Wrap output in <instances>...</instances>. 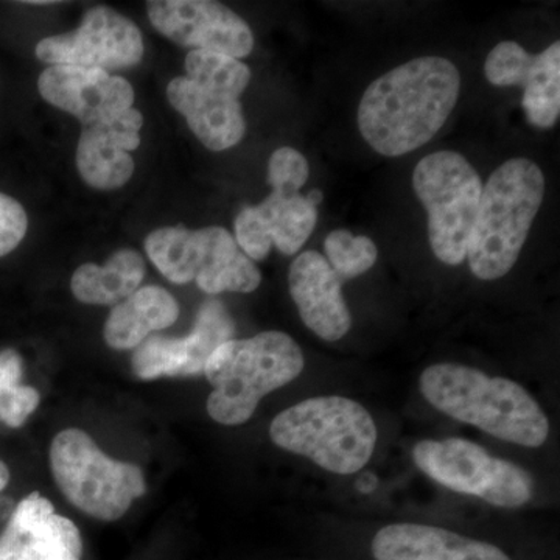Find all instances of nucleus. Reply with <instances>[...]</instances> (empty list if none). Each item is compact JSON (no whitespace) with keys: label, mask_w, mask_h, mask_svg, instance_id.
<instances>
[{"label":"nucleus","mask_w":560,"mask_h":560,"mask_svg":"<svg viewBox=\"0 0 560 560\" xmlns=\"http://www.w3.org/2000/svg\"><path fill=\"white\" fill-rule=\"evenodd\" d=\"M459 90V70L447 58L405 62L364 91L359 108L361 136L382 156H405L444 127Z\"/></svg>","instance_id":"obj_1"},{"label":"nucleus","mask_w":560,"mask_h":560,"mask_svg":"<svg viewBox=\"0 0 560 560\" xmlns=\"http://www.w3.org/2000/svg\"><path fill=\"white\" fill-rule=\"evenodd\" d=\"M419 388L438 411L501 441L537 448L550 434V420L540 405L510 378L489 377L464 364L440 363L422 372Z\"/></svg>","instance_id":"obj_2"},{"label":"nucleus","mask_w":560,"mask_h":560,"mask_svg":"<svg viewBox=\"0 0 560 560\" xmlns=\"http://www.w3.org/2000/svg\"><path fill=\"white\" fill-rule=\"evenodd\" d=\"M544 197V172L528 158L504 162L490 175L467 245L466 257L478 279L497 280L512 270Z\"/></svg>","instance_id":"obj_3"},{"label":"nucleus","mask_w":560,"mask_h":560,"mask_svg":"<svg viewBox=\"0 0 560 560\" xmlns=\"http://www.w3.org/2000/svg\"><path fill=\"white\" fill-rule=\"evenodd\" d=\"M304 366L300 345L283 331L224 342L205 368L213 388L208 399L210 418L230 427L248 422L260 400L300 377Z\"/></svg>","instance_id":"obj_4"},{"label":"nucleus","mask_w":560,"mask_h":560,"mask_svg":"<svg viewBox=\"0 0 560 560\" xmlns=\"http://www.w3.org/2000/svg\"><path fill=\"white\" fill-rule=\"evenodd\" d=\"M271 441L312 459L320 469L357 474L371 460L377 425L363 405L342 396L312 397L272 420Z\"/></svg>","instance_id":"obj_5"},{"label":"nucleus","mask_w":560,"mask_h":560,"mask_svg":"<svg viewBox=\"0 0 560 560\" xmlns=\"http://www.w3.org/2000/svg\"><path fill=\"white\" fill-rule=\"evenodd\" d=\"M50 467L66 499L98 521H119L145 493L143 471L109 458L83 430L69 429L50 445Z\"/></svg>","instance_id":"obj_6"},{"label":"nucleus","mask_w":560,"mask_h":560,"mask_svg":"<svg viewBox=\"0 0 560 560\" xmlns=\"http://www.w3.org/2000/svg\"><path fill=\"white\" fill-rule=\"evenodd\" d=\"M147 256L171 282H197L205 293H253L259 289V268L224 228L190 231L161 228L145 241Z\"/></svg>","instance_id":"obj_7"},{"label":"nucleus","mask_w":560,"mask_h":560,"mask_svg":"<svg viewBox=\"0 0 560 560\" xmlns=\"http://www.w3.org/2000/svg\"><path fill=\"white\" fill-rule=\"evenodd\" d=\"M412 187L429 213L434 256L452 267L463 264L481 200L480 175L463 154L436 151L416 165Z\"/></svg>","instance_id":"obj_8"},{"label":"nucleus","mask_w":560,"mask_h":560,"mask_svg":"<svg viewBox=\"0 0 560 560\" xmlns=\"http://www.w3.org/2000/svg\"><path fill=\"white\" fill-rule=\"evenodd\" d=\"M412 459L427 477L463 495L497 508H521L533 499V477L511 460L490 455L460 438L420 441Z\"/></svg>","instance_id":"obj_9"},{"label":"nucleus","mask_w":560,"mask_h":560,"mask_svg":"<svg viewBox=\"0 0 560 560\" xmlns=\"http://www.w3.org/2000/svg\"><path fill=\"white\" fill-rule=\"evenodd\" d=\"M36 57L50 66H79L105 72L135 68L143 57L138 25L109 7L88 10L77 31L39 40Z\"/></svg>","instance_id":"obj_10"},{"label":"nucleus","mask_w":560,"mask_h":560,"mask_svg":"<svg viewBox=\"0 0 560 560\" xmlns=\"http://www.w3.org/2000/svg\"><path fill=\"white\" fill-rule=\"evenodd\" d=\"M151 25L173 43L191 50L248 57L254 49L249 25L223 3L212 0L147 2Z\"/></svg>","instance_id":"obj_11"},{"label":"nucleus","mask_w":560,"mask_h":560,"mask_svg":"<svg viewBox=\"0 0 560 560\" xmlns=\"http://www.w3.org/2000/svg\"><path fill=\"white\" fill-rule=\"evenodd\" d=\"M234 320L223 302L210 300L201 305L187 337H149L138 346L131 359L132 371L142 381L202 374L210 355L234 340Z\"/></svg>","instance_id":"obj_12"},{"label":"nucleus","mask_w":560,"mask_h":560,"mask_svg":"<svg viewBox=\"0 0 560 560\" xmlns=\"http://www.w3.org/2000/svg\"><path fill=\"white\" fill-rule=\"evenodd\" d=\"M38 90L44 101L84 127L116 119L135 103V90L127 80L79 66H50L40 73Z\"/></svg>","instance_id":"obj_13"},{"label":"nucleus","mask_w":560,"mask_h":560,"mask_svg":"<svg viewBox=\"0 0 560 560\" xmlns=\"http://www.w3.org/2000/svg\"><path fill=\"white\" fill-rule=\"evenodd\" d=\"M318 210L301 194L271 191L256 208H245L235 219V242L250 260H265L275 245L293 256L311 238Z\"/></svg>","instance_id":"obj_14"},{"label":"nucleus","mask_w":560,"mask_h":560,"mask_svg":"<svg viewBox=\"0 0 560 560\" xmlns=\"http://www.w3.org/2000/svg\"><path fill=\"white\" fill-rule=\"evenodd\" d=\"M80 530L39 492L14 508L2 536L0 560H81Z\"/></svg>","instance_id":"obj_15"},{"label":"nucleus","mask_w":560,"mask_h":560,"mask_svg":"<svg viewBox=\"0 0 560 560\" xmlns=\"http://www.w3.org/2000/svg\"><path fill=\"white\" fill-rule=\"evenodd\" d=\"M143 116L130 108L116 119L88 125L77 145V168L88 186L97 190H117L131 179L139 149Z\"/></svg>","instance_id":"obj_16"},{"label":"nucleus","mask_w":560,"mask_h":560,"mask_svg":"<svg viewBox=\"0 0 560 560\" xmlns=\"http://www.w3.org/2000/svg\"><path fill=\"white\" fill-rule=\"evenodd\" d=\"M290 294L302 323L324 341H338L348 335L352 316L342 298L341 279L326 257L305 250L291 264Z\"/></svg>","instance_id":"obj_17"},{"label":"nucleus","mask_w":560,"mask_h":560,"mask_svg":"<svg viewBox=\"0 0 560 560\" xmlns=\"http://www.w3.org/2000/svg\"><path fill=\"white\" fill-rule=\"evenodd\" d=\"M371 550L375 560H511L488 541L418 523L385 526L375 534Z\"/></svg>","instance_id":"obj_18"},{"label":"nucleus","mask_w":560,"mask_h":560,"mask_svg":"<svg viewBox=\"0 0 560 560\" xmlns=\"http://www.w3.org/2000/svg\"><path fill=\"white\" fill-rule=\"evenodd\" d=\"M167 98L173 108L186 117L190 130L206 149H232L245 136L242 103L232 95L210 91L186 77H178L168 84Z\"/></svg>","instance_id":"obj_19"},{"label":"nucleus","mask_w":560,"mask_h":560,"mask_svg":"<svg viewBox=\"0 0 560 560\" xmlns=\"http://www.w3.org/2000/svg\"><path fill=\"white\" fill-rule=\"evenodd\" d=\"M178 316V302L167 290L156 285L142 287L120 304L114 305L103 335L109 348L136 349L149 338L151 331L167 329Z\"/></svg>","instance_id":"obj_20"},{"label":"nucleus","mask_w":560,"mask_h":560,"mask_svg":"<svg viewBox=\"0 0 560 560\" xmlns=\"http://www.w3.org/2000/svg\"><path fill=\"white\" fill-rule=\"evenodd\" d=\"M145 260L135 249H120L105 265H81L70 289L83 304L117 305L130 298L145 278Z\"/></svg>","instance_id":"obj_21"},{"label":"nucleus","mask_w":560,"mask_h":560,"mask_svg":"<svg viewBox=\"0 0 560 560\" xmlns=\"http://www.w3.org/2000/svg\"><path fill=\"white\" fill-rule=\"evenodd\" d=\"M523 109L533 127L548 130L560 116V43L534 55L528 73L523 80Z\"/></svg>","instance_id":"obj_22"},{"label":"nucleus","mask_w":560,"mask_h":560,"mask_svg":"<svg viewBox=\"0 0 560 560\" xmlns=\"http://www.w3.org/2000/svg\"><path fill=\"white\" fill-rule=\"evenodd\" d=\"M186 79L210 91L241 98L248 88L250 70L237 58L213 51L191 50L186 58Z\"/></svg>","instance_id":"obj_23"},{"label":"nucleus","mask_w":560,"mask_h":560,"mask_svg":"<svg viewBox=\"0 0 560 560\" xmlns=\"http://www.w3.org/2000/svg\"><path fill=\"white\" fill-rule=\"evenodd\" d=\"M22 371L24 366L16 350L0 352V420L11 429L24 425L40 399L38 390L21 385Z\"/></svg>","instance_id":"obj_24"},{"label":"nucleus","mask_w":560,"mask_h":560,"mask_svg":"<svg viewBox=\"0 0 560 560\" xmlns=\"http://www.w3.org/2000/svg\"><path fill=\"white\" fill-rule=\"evenodd\" d=\"M327 261L338 278L348 280L359 278L374 267L378 250L366 235H353L346 230L330 232L324 242Z\"/></svg>","instance_id":"obj_25"},{"label":"nucleus","mask_w":560,"mask_h":560,"mask_svg":"<svg viewBox=\"0 0 560 560\" xmlns=\"http://www.w3.org/2000/svg\"><path fill=\"white\" fill-rule=\"evenodd\" d=\"M533 60L534 55L523 49L521 44L504 40L490 50L485 65L486 79L493 86H522Z\"/></svg>","instance_id":"obj_26"},{"label":"nucleus","mask_w":560,"mask_h":560,"mask_svg":"<svg viewBox=\"0 0 560 560\" xmlns=\"http://www.w3.org/2000/svg\"><path fill=\"white\" fill-rule=\"evenodd\" d=\"M308 162L300 151L282 147L271 154L268 162V183L272 190L283 195L300 194L308 179Z\"/></svg>","instance_id":"obj_27"},{"label":"nucleus","mask_w":560,"mask_h":560,"mask_svg":"<svg viewBox=\"0 0 560 560\" xmlns=\"http://www.w3.org/2000/svg\"><path fill=\"white\" fill-rule=\"evenodd\" d=\"M28 217L21 202L0 191V257L13 253L24 241Z\"/></svg>","instance_id":"obj_28"},{"label":"nucleus","mask_w":560,"mask_h":560,"mask_svg":"<svg viewBox=\"0 0 560 560\" xmlns=\"http://www.w3.org/2000/svg\"><path fill=\"white\" fill-rule=\"evenodd\" d=\"M10 481V470L5 463L0 460V492L7 488Z\"/></svg>","instance_id":"obj_29"},{"label":"nucleus","mask_w":560,"mask_h":560,"mask_svg":"<svg viewBox=\"0 0 560 560\" xmlns=\"http://www.w3.org/2000/svg\"><path fill=\"white\" fill-rule=\"evenodd\" d=\"M307 201L311 202L313 208H316V206L320 205V201H323V191L320 190H311V194H307Z\"/></svg>","instance_id":"obj_30"}]
</instances>
